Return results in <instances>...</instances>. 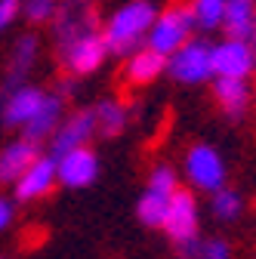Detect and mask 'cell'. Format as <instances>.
Listing matches in <instances>:
<instances>
[{"label":"cell","mask_w":256,"mask_h":259,"mask_svg":"<svg viewBox=\"0 0 256 259\" xmlns=\"http://www.w3.org/2000/svg\"><path fill=\"white\" fill-rule=\"evenodd\" d=\"M53 179H56V160L53 157H37L34 164L22 173V179L16 185V198L19 201H34V198H40V194L50 191Z\"/></svg>","instance_id":"7c38bea8"},{"label":"cell","mask_w":256,"mask_h":259,"mask_svg":"<svg viewBox=\"0 0 256 259\" xmlns=\"http://www.w3.org/2000/svg\"><path fill=\"white\" fill-rule=\"evenodd\" d=\"M59 114H62V96H47L44 105L37 108V114L25 123L28 142H40V139L53 136L56 126H59Z\"/></svg>","instance_id":"e0dca14e"},{"label":"cell","mask_w":256,"mask_h":259,"mask_svg":"<svg viewBox=\"0 0 256 259\" xmlns=\"http://www.w3.org/2000/svg\"><path fill=\"white\" fill-rule=\"evenodd\" d=\"M96 126L102 130V136H117L120 130L126 126V108L120 105V102H102L99 108H96Z\"/></svg>","instance_id":"44dd1931"},{"label":"cell","mask_w":256,"mask_h":259,"mask_svg":"<svg viewBox=\"0 0 256 259\" xmlns=\"http://www.w3.org/2000/svg\"><path fill=\"white\" fill-rule=\"evenodd\" d=\"M105 56H108V47H105V37L99 34V31H96V34H87V37H80L71 47L62 50L65 68L71 74H90V71H96L105 62Z\"/></svg>","instance_id":"ba28073f"},{"label":"cell","mask_w":256,"mask_h":259,"mask_svg":"<svg viewBox=\"0 0 256 259\" xmlns=\"http://www.w3.org/2000/svg\"><path fill=\"white\" fill-rule=\"evenodd\" d=\"M256 65V56L244 40H226L213 47V74L216 77H238L244 80Z\"/></svg>","instance_id":"9c48e42d"},{"label":"cell","mask_w":256,"mask_h":259,"mask_svg":"<svg viewBox=\"0 0 256 259\" xmlns=\"http://www.w3.org/2000/svg\"><path fill=\"white\" fill-rule=\"evenodd\" d=\"M247 47H250V53L256 56V25H253V31H250V37H247Z\"/></svg>","instance_id":"83f0119b"},{"label":"cell","mask_w":256,"mask_h":259,"mask_svg":"<svg viewBox=\"0 0 256 259\" xmlns=\"http://www.w3.org/2000/svg\"><path fill=\"white\" fill-rule=\"evenodd\" d=\"M167 207H170V194H161V191H151L145 188V194L139 198V219L145 225H164L167 219Z\"/></svg>","instance_id":"ffe728a7"},{"label":"cell","mask_w":256,"mask_h":259,"mask_svg":"<svg viewBox=\"0 0 256 259\" xmlns=\"http://www.w3.org/2000/svg\"><path fill=\"white\" fill-rule=\"evenodd\" d=\"M99 173V164H96V154L90 148H74L68 154H62L56 160V176L62 179V185L68 188H83L96 179Z\"/></svg>","instance_id":"30bf717a"},{"label":"cell","mask_w":256,"mask_h":259,"mask_svg":"<svg viewBox=\"0 0 256 259\" xmlns=\"http://www.w3.org/2000/svg\"><path fill=\"white\" fill-rule=\"evenodd\" d=\"M164 229L167 235L182 244L188 238H198V207H195V198H191V191H173L170 198V207H167V219H164Z\"/></svg>","instance_id":"8992f818"},{"label":"cell","mask_w":256,"mask_h":259,"mask_svg":"<svg viewBox=\"0 0 256 259\" xmlns=\"http://www.w3.org/2000/svg\"><path fill=\"white\" fill-rule=\"evenodd\" d=\"M44 99H47V96L40 90H34V87H16L13 93H7V99H4V123L25 126L31 117L37 114Z\"/></svg>","instance_id":"8fae6325"},{"label":"cell","mask_w":256,"mask_h":259,"mask_svg":"<svg viewBox=\"0 0 256 259\" xmlns=\"http://www.w3.org/2000/svg\"><path fill=\"white\" fill-rule=\"evenodd\" d=\"M148 188L151 191H161V194H170V198H173V191H176V173L170 167H157L148 176Z\"/></svg>","instance_id":"d4e9b609"},{"label":"cell","mask_w":256,"mask_h":259,"mask_svg":"<svg viewBox=\"0 0 256 259\" xmlns=\"http://www.w3.org/2000/svg\"><path fill=\"white\" fill-rule=\"evenodd\" d=\"M191 10H195V25H201L204 31L222 25L226 16V0H191Z\"/></svg>","instance_id":"603a6c76"},{"label":"cell","mask_w":256,"mask_h":259,"mask_svg":"<svg viewBox=\"0 0 256 259\" xmlns=\"http://www.w3.org/2000/svg\"><path fill=\"white\" fill-rule=\"evenodd\" d=\"M22 13V0H0V31Z\"/></svg>","instance_id":"484cf974"},{"label":"cell","mask_w":256,"mask_h":259,"mask_svg":"<svg viewBox=\"0 0 256 259\" xmlns=\"http://www.w3.org/2000/svg\"><path fill=\"white\" fill-rule=\"evenodd\" d=\"M10 219H13V207H10L7 201H0V229H7Z\"/></svg>","instance_id":"4316f807"},{"label":"cell","mask_w":256,"mask_h":259,"mask_svg":"<svg viewBox=\"0 0 256 259\" xmlns=\"http://www.w3.org/2000/svg\"><path fill=\"white\" fill-rule=\"evenodd\" d=\"M164 68H167V56H161V53H154L151 47H145V50H139V53L130 56V62H126V74H123V77H126V83L142 87V83L154 80Z\"/></svg>","instance_id":"2e32d148"},{"label":"cell","mask_w":256,"mask_h":259,"mask_svg":"<svg viewBox=\"0 0 256 259\" xmlns=\"http://www.w3.org/2000/svg\"><path fill=\"white\" fill-rule=\"evenodd\" d=\"M232 247L222 241V238H210V241H201V238H188L179 244V256L182 259H229Z\"/></svg>","instance_id":"d6986e66"},{"label":"cell","mask_w":256,"mask_h":259,"mask_svg":"<svg viewBox=\"0 0 256 259\" xmlns=\"http://www.w3.org/2000/svg\"><path fill=\"white\" fill-rule=\"evenodd\" d=\"M213 96H216L219 108L226 111L229 117H241V114L247 111V102H250V90H247V83L238 80V77H216Z\"/></svg>","instance_id":"9a60e30c"},{"label":"cell","mask_w":256,"mask_h":259,"mask_svg":"<svg viewBox=\"0 0 256 259\" xmlns=\"http://www.w3.org/2000/svg\"><path fill=\"white\" fill-rule=\"evenodd\" d=\"M96 133V111H77L74 117H68L56 133H53V145H50V157L59 160L62 154H68L74 148H83V142Z\"/></svg>","instance_id":"52a82bcc"},{"label":"cell","mask_w":256,"mask_h":259,"mask_svg":"<svg viewBox=\"0 0 256 259\" xmlns=\"http://www.w3.org/2000/svg\"><path fill=\"white\" fill-rule=\"evenodd\" d=\"M157 13L151 7V0H130L123 4L105 25V47L108 53L114 56H123V53H133L139 47V40L151 31Z\"/></svg>","instance_id":"6da1fadb"},{"label":"cell","mask_w":256,"mask_h":259,"mask_svg":"<svg viewBox=\"0 0 256 259\" xmlns=\"http://www.w3.org/2000/svg\"><path fill=\"white\" fill-rule=\"evenodd\" d=\"M99 31V16L90 0H62L53 16V34L59 40V50L71 47L74 40L96 34Z\"/></svg>","instance_id":"3957f363"},{"label":"cell","mask_w":256,"mask_h":259,"mask_svg":"<svg viewBox=\"0 0 256 259\" xmlns=\"http://www.w3.org/2000/svg\"><path fill=\"white\" fill-rule=\"evenodd\" d=\"M56 0H25V19L28 22H34V25H40V22H53V16H56Z\"/></svg>","instance_id":"cb8c5ba5"},{"label":"cell","mask_w":256,"mask_h":259,"mask_svg":"<svg viewBox=\"0 0 256 259\" xmlns=\"http://www.w3.org/2000/svg\"><path fill=\"white\" fill-rule=\"evenodd\" d=\"M37 160V142H16L0 151V182H19L22 173Z\"/></svg>","instance_id":"5bb4252c"},{"label":"cell","mask_w":256,"mask_h":259,"mask_svg":"<svg viewBox=\"0 0 256 259\" xmlns=\"http://www.w3.org/2000/svg\"><path fill=\"white\" fill-rule=\"evenodd\" d=\"M37 56V37H22L16 47H13V59H10V71H7V90L4 93H13L19 87V80L25 77V71L31 68V62Z\"/></svg>","instance_id":"ac0fdd59"},{"label":"cell","mask_w":256,"mask_h":259,"mask_svg":"<svg viewBox=\"0 0 256 259\" xmlns=\"http://www.w3.org/2000/svg\"><path fill=\"white\" fill-rule=\"evenodd\" d=\"M195 28V10H191V0H176L170 4L161 16L154 19L151 31H148V47L161 56H173L191 34Z\"/></svg>","instance_id":"7a4b0ae2"},{"label":"cell","mask_w":256,"mask_h":259,"mask_svg":"<svg viewBox=\"0 0 256 259\" xmlns=\"http://www.w3.org/2000/svg\"><path fill=\"white\" fill-rule=\"evenodd\" d=\"M256 25V0H226V16H222V28H226L229 40H244Z\"/></svg>","instance_id":"4fadbf2b"},{"label":"cell","mask_w":256,"mask_h":259,"mask_svg":"<svg viewBox=\"0 0 256 259\" xmlns=\"http://www.w3.org/2000/svg\"><path fill=\"white\" fill-rule=\"evenodd\" d=\"M244 210V201H241V194L232 191V188H219L213 191V216L222 219V222H229V219H238Z\"/></svg>","instance_id":"7402d4cb"},{"label":"cell","mask_w":256,"mask_h":259,"mask_svg":"<svg viewBox=\"0 0 256 259\" xmlns=\"http://www.w3.org/2000/svg\"><path fill=\"white\" fill-rule=\"evenodd\" d=\"M167 68L182 83H201L213 77V47L204 40H185L167 62Z\"/></svg>","instance_id":"277c9868"},{"label":"cell","mask_w":256,"mask_h":259,"mask_svg":"<svg viewBox=\"0 0 256 259\" xmlns=\"http://www.w3.org/2000/svg\"><path fill=\"white\" fill-rule=\"evenodd\" d=\"M185 170H188V179L204 191H219L222 182H226V167H222L219 154L207 145H195L188 151Z\"/></svg>","instance_id":"5b68a950"}]
</instances>
